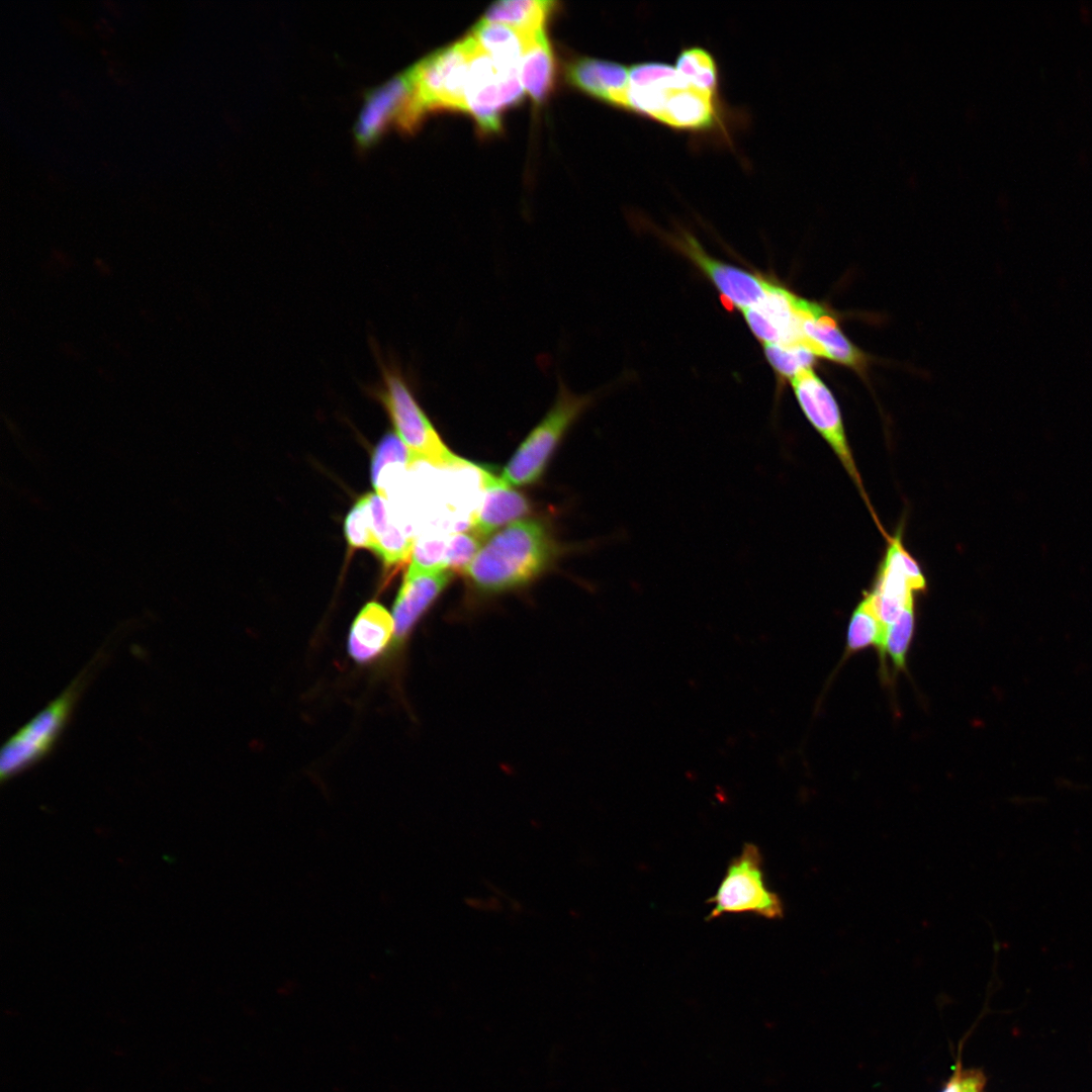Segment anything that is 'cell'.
Masks as SVG:
<instances>
[{
  "mask_svg": "<svg viewBox=\"0 0 1092 1092\" xmlns=\"http://www.w3.org/2000/svg\"><path fill=\"white\" fill-rule=\"evenodd\" d=\"M627 111L698 139L729 144L745 114L721 93L692 84L674 65L640 61L629 66Z\"/></svg>",
  "mask_w": 1092,
  "mask_h": 1092,
  "instance_id": "1",
  "label": "cell"
},
{
  "mask_svg": "<svg viewBox=\"0 0 1092 1092\" xmlns=\"http://www.w3.org/2000/svg\"><path fill=\"white\" fill-rule=\"evenodd\" d=\"M553 552L541 523L516 521L481 546L464 574L476 592L499 594L531 582L549 565Z\"/></svg>",
  "mask_w": 1092,
  "mask_h": 1092,
  "instance_id": "2",
  "label": "cell"
},
{
  "mask_svg": "<svg viewBox=\"0 0 1092 1092\" xmlns=\"http://www.w3.org/2000/svg\"><path fill=\"white\" fill-rule=\"evenodd\" d=\"M371 350L379 379L365 390L382 405L414 462L426 461L440 467L472 465L446 447L419 403L411 379L401 366L393 358L384 356L373 341Z\"/></svg>",
  "mask_w": 1092,
  "mask_h": 1092,
  "instance_id": "3",
  "label": "cell"
},
{
  "mask_svg": "<svg viewBox=\"0 0 1092 1092\" xmlns=\"http://www.w3.org/2000/svg\"><path fill=\"white\" fill-rule=\"evenodd\" d=\"M473 44L469 33L405 70L411 82L410 116L416 128L431 111L466 112L465 88Z\"/></svg>",
  "mask_w": 1092,
  "mask_h": 1092,
  "instance_id": "4",
  "label": "cell"
},
{
  "mask_svg": "<svg viewBox=\"0 0 1092 1092\" xmlns=\"http://www.w3.org/2000/svg\"><path fill=\"white\" fill-rule=\"evenodd\" d=\"M593 400L572 392L559 378L555 401L505 467L502 478L510 485L529 484L539 478L561 438Z\"/></svg>",
  "mask_w": 1092,
  "mask_h": 1092,
  "instance_id": "5",
  "label": "cell"
},
{
  "mask_svg": "<svg viewBox=\"0 0 1092 1092\" xmlns=\"http://www.w3.org/2000/svg\"><path fill=\"white\" fill-rule=\"evenodd\" d=\"M708 902L713 909L707 919L744 913L766 919L784 916L781 898L765 885L762 856L753 843H745L740 853L730 860L715 895Z\"/></svg>",
  "mask_w": 1092,
  "mask_h": 1092,
  "instance_id": "6",
  "label": "cell"
},
{
  "mask_svg": "<svg viewBox=\"0 0 1092 1092\" xmlns=\"http://www.w3.org/2000/svg\"><path fill=\"white\" fill-rule=\"evenodd\" d=\"M523 94L520 70L497 64L474 38L465 88V103L466 112L474 117L479 130L483 133L498 131L502 112L507 107L517 104L523 98Z\"/></svg>",
  "mask_w": 1092,
  "mask_h": 1092,
  "instance_id": "7",
  "label": "cell"
},
{
  "mask_svg": "<svg viewBox=\"0 0 1092 1092\" xmlns=\"http://www.w3.org/2000/svg\"><path fill=\"white\" fill-rule=\"evenodd\" d=\"M85 679L84 673L80 674L4 744L0 755L2 781L28 768L52 749L70 718Z\"/></svg>",
  "mask_w": 1092,
  "mask_h": 1092,
  "instance_id": "8",
  "label": "cell"
},
{
  "mask_svg": "<svg viewBox=\"0 0 1092 1092\" xmlns=\"http://www.w3.org/2000/svg\"><path fill=\"white\" fill-rule=\"evenodd\" d=\"M791 383L803 414L837 456L859 490L875 521L880 525L867 496L846 438L841 413L833 394L811 367L798 372L791 379Z\"/></svg>",
  "mask_w": 1092,
  "mask_h": 1092,
  "instance_id": "9",
  "label": "cell"
},
{
  "mask_svg": "<svg viewBox=\"0 0 1092 1092\" xmlns=\"http://www.w3.org/2000/svg\"><path fill=\"white\" fill-rule=\"evenodd\" d=\"M453 571L423 569L410 565L392 607L394 638L386 661L396 666L411 637L442 592L450 583Z\"/></svg>",
  "mask_w": 1092,
  "mask_h": 1092,
  "instance_id": "10",
  "label": "cell"
},
{
  "mask_svg": "<svg viewBox=\"0 0 1092 1092\" xmlns=\"http://www.w3.org/2000/svg\"><path fill=\"white\" fill-rule=\"evenodd\" d=\"M672 243L711 279L731 305L742 310L758 305L766 297L769 282L712 258L691 235L679 234Z\"/></svg>",
  "mask_w": 1092,
  "mask_h": 1092,
  "instance_id": "11",
  "label": "cell"
},
{
  "mask_svg": "<svg viewBox=\"0 0 1092 1092\" xmlns=\"http://www.w3.org/2000/svg\"><path fill=\"white\" fill-rule=\"evenodd\" d=\"M410 97L411 82L406 71L370 90L354 127L357 144L362 148L369 147L389 126L399 128Z\"/></svg>",
  "mask_w": 1092,
  "mask_h": 1092,
  "instance_id": "12",
  "label": "cell"
},
{
  "mask_svg": "<svg viewBox=\"0 0 1092 1092\" xmlns=\"http://www.w3.org/2000/svg\"><path fill=\"white\" fill-rule=\"evenodd\" d=\"M802 332L804 348L814 356L822 357L862 371L867 364L864 354L841 332L835 318L818 303L803 299Z\"/></svg>",
  "mask_w": 1092,
  "mask_h": 1092,
  "instance_id": "13",
  "label": "cell"
},
{
  "mask_svg": "<svg viewBox=\"0 0 1092 1092\" xmlns=\"http://www.w3.org/2000/svg\"><path fill=\"white\" fill-rule=\"evenodd\" d=\"M886 537L888 546L872 590L878 617L887 627L899 617L908 604L914 602L915 593L910 587L903 564L904 545L901 531Z\"/></svg>",
  "mask_w": 1092,
  "mask_h": 1092,
  "instance_id": "14",
  "label": "cell"
},
{
  "mask_svg": "<svg viewBox=\"0 0 1092 1092\" xmlns=\"http://www.w3.org/2000/svg\"><path fill=\"white\" fill-rule=\"evenodd\" d=\"M394 638V621L382 605L367 603L354 619L348 635V654L360 665H370L388 655Z\"/></svg>",
  "mask_w": 1092,
  "mask_h": 1092,
  "instance_id": "15",
  "label": "cell"
},
{
  "mask_svg": "<svg viewBox=\"0 0 1092 1092\" xmlns=\"http://www.w3.org/2000/svg\"><path fill=\"white\" fill-rule=\"evenodd\" d=\"M567 78L587 95L627 111L629 66L583 57L568 66Z\"/></svg>",
  "mask_w": 1092,
  "mask_h": 1092,
  "instance_id": "16",
  "label": "cell"
},
{
  "mask_svg": "<svg viewBox=\"0 0 1092 1092\" xmlns=\"http://www.w3.org/2000/svg\"><path fill=\"white\" fill-rule=\"evenodd\" d=\"M477 469L485 490V498L481 507L471 515L470 531L482 539L498 527L527 514L530 505L527 498L514 490L502 476L497 477L481 467Z\"/></svg>",
  "mask_w": 1092,
  "mask_h": 1092,
  "instance_id": "17",
  "label": "cell"
},
{
  "mask_svg": "<svg viewBox=\"0 0 1092 1092\" xmlns=\"http://www.w3.org/2000/svg\"><path fill=\"white\" fill-rule=\"evenodd\" d=\"M372 533L374 544L372 551L386 567L398 565L413 553L416 538L404 526H399L389 510L385 497L370 493Z\"/></svg>",
  "mask_w": 1092,
  "mask_h": 1092,
  "instance_id": "18",
  "label": "cell"
},
{
  "mask_svg": "<svg viewBox=\"0 0 1092 1092\" xmlns=\"http://www.w3.org/2000/svg\"><path fill=\"white\" fill-rule=\"evenodd\" d=\"M555 62L544 30L527 46L521 63L520 79L523 88L536 103L548 96L554 83Z\"/></svg>",
  "mask_w": 1092,
  "mask_h": 1092,
  "instance_id": "19",
  "label": "cell"
},
{
  "mask_svg": "<svg viewBox=\"0 0 1092 1092\" xmlns=\"http://www.w3.org/2000/svg\"><path fill=\"white\" fill-rule=\"evenodd\" d=\"M470 33L479 47L497 64L506 68L519 70L527 46L538 34H524L510 26L482 20L474 26Z\"/></svg>",
  "mask_w": 1092,
  "mask_h": 1092,
  "instance_id": "20",
  "label": "cell"
},
{
  "mask_svg": "<svg viewBox=\"0 0 1092 1092\" xmlns=\"http://www.w3.org/2000/svg\"><path fill=\"white\" fill-rule=\"evenodd\" d=\"M556 3L542 0H511L493 3L482 21L499 23L534 35L543 29L544 23Z\"/></svg>",
  "mask_w": 1092,
  "mask_h": 1092,
  "instance_id": "21",
  "label": "cell"
},
{
  "mask_svg": "<svg viewBox=\"0 0 1092 1092\" xmlns=\"http://www.w3.org/2000/svg\"><path fill=\"white\" fill-rule=\"evenodd\" d=\"M887 627L878 617L873 590L864 592L852 612L846 637L845 656L868 647H876L882 654Z\"/></svg>",
  "mask_w": 1092,
  "mask_h": 1092,
  "instance_id": "22",
  "label": "cell"
},
{
  "mask_svg": "<svg viewBox=\"0 0 1092 1092\" xmlns=\"http://www.w3.org/2000/svg\"><path fill=\"white\" fill-rule=\"evenodd\" d=\"M675 68L698 88L721 93L720 67L713 54L704 47L688 46L679 50Z\"/></svg>",
  "mask_w": 1092,
  "mask_h": 1092,
  "instance_id": "23",
  "label": "cell"
},
{
  "mask_svg": "<svg viewBox=\"0 0 1092 1092\" xmlns=\"http://www.w3.org/2000/svg\"><path fill=\"white\" fill-rule=\"evenodd\" d=\"M914 607V602L908 604L886 629L884 647L880 656L883 664H885L886 656H889L896 671L906 668L907 653L915 630Z\"/></svg>",
  "mask_w": 1092,
  "mask_h": 1092,
  "instance_id": "24",
  "label": "cell"
},
{
  "mask_svg": "<svg viewBox=\"0 0 1092 1092\" xmlns=\"http://www.w3.org/2000/svg\"><path fill=\"white\" fill-rule=\"evenodd\" d=\"M415 464L410 451L399 437L389 432L377 444L371 462V480L376 482L395 465L411 467Z\"/></svg>",
  "mask_w": 1092,
  "mask_h": 1092,
  "instance_id": "25",
  "label": "cell"
},
{
  "mask_svg": "<svg viewBox=\"0 0 1092 1092\" xmlns=\"http://www.w3.org/2000/svg\"><path fill=\"white\" fill-rule=\"evenodd\" d=\"M344 531L350 547L372 550L374 539L372 533L370 493L362 495L355 503L346 517Z\"/></svg>",
  "mask_w": 1092,
  "mask_h": 1092,
  "instance_id": "26",
  "label": "cell"
},
{
  "mask_svg": "<svg viewBox=\"0 0 1092 1092\" xmlns=\"http://www.w3.org/2000/svg\"><path fill=\"white\" fill-rule=\"evenodd\" d=\"M764 353L770 365L790 379L801 370L810 368L815 357L806 349L777 344H764Z\"/></svg>",
  "mask_w": 1092,
  "mask_h": 1092,
  "instance_id": "27",
  "label": "cell"
},
{
  "mask_svg": "<svg viewBox=\"0 0 1092 1092\" xmlns=\"http://www.w3.org/2000/svg\"><path fill=\"white\" fill-rule=\"evenodd\" d=\"M481 538L472 531L458 532L448 538L445 564L451 571L465 573L467 567L481 548Z\"/></svg>",
  "mask_w": 1092,
  "mask_h": 1092,
  "instance_id": "28",
  "label": "cell"
},
{
  "mask_svg": "<svg viewBox=\"0 0 1092 1092\" xmlns=\"http://www.w3.org/2000/svg\"><path fill=\"white\" fill-rule=\"evenodd\" d=\"M448 538L435 534L420 536L415 542L411 565L423 569H448L445 564Z\"/></svg>",
  "mask_w": 1092,
  "mask_h": 1092,
  "instance_id": "29",
  "label": "cell"
},
{
  "mask_svg": "<svg viewBox=\"0 0 1092 1092\" xmlns=\"http://www.w3.org/2000/svg\"><path fill=\"white\" fill-rule=\"evenodd\" d=\"M986 1077L980 1070L956 1069L941 1092H983Z\"/></svg>",
  "mask_w": 1092,
  "mask_h": 1092,
  "instance_id": "30",
  "label": "cell"
}]
</instances>
